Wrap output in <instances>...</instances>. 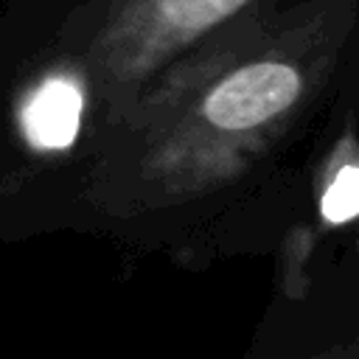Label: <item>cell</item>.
<instances>
[{"instance_id":"6da1fadb","label":"cell","mask_w":359,"mask_h":359,"mask_svg":"<svg viewBox=\"0 0 359 359\" xmlns=\"http://www.w3.org/2000/svg\"><path fill=\"white\" fill-rule=\"evenodd\" d=\"M359 0H264L168 62L104 121L93 194L109 210L185 205L241 182L339 90Z\"/></svg>"},{"instance_id":"3957f363","label":"cell","mask_w":359,"mask_h":359,"mask_svg":"<svg viewBox=\"0 0 359 359\" xmlns=\"http://www.w3.org/2000/svg\"><path fill=\"white\" fill-rule=\"evenodd\" d=\"M93 84L79 65H56L39 73L17 98V129L22 143L36 154L67 151L84 123Z\"/></svg>"},{"instance_id":"277c9868","label":"cell","mask_w":359,"mask_h":359,"mask_svg":"<svg viewBox=\"0 0 359 359\" xmlns=\"http://www.w3.org/2000/svg\"><path fill=\"white\" fill-rule=\"evenodd\" d=\"M317 202L323 227H342L359 219V143L351 129L328 154Z\"/></svg>"},{"instance_id":"7a4b0ae2","label":"cell","mask_w":359,"mask_h":359,"mask_svg":"<svg viewBox=\"0 0 359 359\" xmlns=\"http://www.w3.org/2000/svg\"><path fill=\"white\" fill-rule=\"evenodd\" d=\"M258 3L264 0H109L79 59L104 121L118 118L168 62Z\"/></svg>"},{"instance_id":"8992f818","label":"cell","mask_w":359,"mask_h":359,"mask_svg":"<svg viewBox=\"0 0 359 359\" xmlns=\"http://www.w3.org/2000/svg\"><path fill=\"white\" fill-rule=\"evenodd\" d=\"M356 247H359V241H356Z\"/></svg>"},{"instance_id":"5b68a950","label":"cell","mask_w":359,"mask_h":359,"mask_svg":"<svg viewBox=\"0 0 359 359\" xmlns=\"http://www.w3.org/2000/svg\"><path fill=\"white\" fill-rule=\"evenodd\" d=\"M334 359H359V339L353 342V348H348L345 353H337Z\"/></svg>"}]
</instances>
